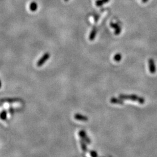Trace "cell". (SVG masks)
<instances>
[{
	"instance_id": "10",
	"label": "cell",
	"mask_w": 157,
	"mask_h": 157,
	"mask_svg": "<svg viewBox=\"0 0 157 157\" xmlns=\"http://www.w3.org/2000/svg\"><path fill=\"white\" fill-rule=\"evenodd\" d=\"M122 59V55L120 54H116L114 57V60L116 62H119Z\"/></svg>"
},
{
	"instance_id": "3",
	"label": "cell",
	"mask_w": 157,
	"mask_h": 157,
	"mask_svg": "<svg viewBox=\"0 0 157 157\" xmlns=\"http://www.w3.org/2000/svg\"><path fill=\"white\" fill-rule=\"evenodd\" d=\"M0 101L2 103H13L16 102H19L20 100L18 98H5L0 100Z\"/></svg>"
},
{
	"instance_id": "16",
	"label": "cell",
	"mask_w": 157,
	"mask_h": 157,
	"mask_svg": "<svg viewBox=\"0 0 157 157\" xmlns=\"http://www.w3.org/2000/svg\"><path fill=\"white\" fill-rule=\"evenodd\" d=\"M1 86H2V83H1V80H0V89H1Z\"/></svg>"
},
{
	"instance_id": "1",
	"label": "cell",
	"mask_w": 157,
	"mask_h": 157,
	"mask_svg": "<svg viewBox=\"0 0 157 157\" xmlns=\"http://www.w3.org/2000/svg\"><path fill=\"white\" fill-rule=\"evenodd\" d=\"M49 56H50L49 53H48V52H46V53H45L44 55L41 56V58L38 60L37 62V66L39 67L41 66L42 65L45 64V62L47 60H48L49 58Z\"/></svg>"
},
{
	"instance_id": "4",
	"label": "cell",
	"mask_w": 157,
	"mask_h": 157,
	"mask_svg": "<svg viewBox=\"0 0 157 157\" xmlns=\"http://www.w3.org/2000/svg\"><path fill=\"white\" fill-rule=\"evenodd\" d=\"M96 34H97V29H96V28H94L91 30L90 36H89V39H90V41H93L95 39Z\"/></svg>"
},
{
	"instance_id": "2",
	"label": "cell",
	"mask_w": 157,
	"mask_h": 157,
	"mask_svg": "<svg viewBox=\"0 0 157 157\" xmlns=\"http://www.w3.org/2000/svg\"><path fill=\"white\" fill-rule=\"evenodd\" d=\"M148 66H149V70L151 73H154L156 72V66H155V62L152 59H150L148 60Z\"/></svg>"
},
{
	"instance_id": "18",
	"label": "cell",
	"mask_w": 157,
	"mask_h": 157,
	"mask_svg": "<svg viewBox=\"0 0 157 157\" xmlns=\"http://www.w3.org/2000/svg\"><path fill=\"white\" fill-rule=\"evenodd\" d=\"M0 106H1V104H0Z\"/></svg>"
},
{
	"instance_id": "17",
	"label": "cell",
	"mask_w": 157,
	"mask_h": 157,
	"mask_svg": "<svg viewBox=\"0 0 157 157\" xmlns=\"http://www.w3.org/2000/svg\"><path fill=\"white\" fill-rule=\"evenodd\" d=\"M68 1V0H65V1Z\"/></svg>"
},
{
	"instance_id": "15",
	"label": "cell",
	"mask_w": 157,
	"mask_h": 157,
	"mask_svg": "<svg viewBox=\"0 0 157 157\" xmlns=\"http://www.w3.org/2000/svg\"><path fill=\"white\" fill-rule=\"evenodd\" d=\"M147 1H148V0H142V2H143V3H145V2H147Z\"/></svg>"
},
{
	"instance_id": "5",
	"label": "cell",
	"mask_w": 157,
	"mask_h": 157,
	"mask_svg": "<svg viewBox=\"0 0 157 157\" xmlns=\"http://www.w3.org/2000/svg\"><path fill=\"white\" fill-rule=\"evenodd\" d=\"M75 118L76 120L81 121H87L88 120V118L86 116H83V115H80V114H76L75 115Z\"/></svg>"
},
{
	"instance_id": "14",
	"label": "cell",
	"mask_w": 157,
	"mask_h": 157,
	"mask_svg": "<svg viewBox=\"0 0 157 157\" xmlns=\"http://www.w3.org/2000/svg\"><path fill=\"white\" fill-rule=\"evenodd\" d=\"M91 154V155H92V157H96V156H97V154H96V152H94V153L93 152H92Z\"/></svg>"
},
{
	"instance_id": "8",
	"label": "cell",
	"mask_w": 157,
	"mask_h": 157,
	"mask_svg": "<svg viewBox=\"0 0 157 157\" xmlns=\"http://www.w3.org/2000/svg\"><path fill=\"white\" fill-rule=\"evenodd\" d=\"M0 118L3 121H5L7 118V112L6 111H3L0 114Z\"/></svg>"
},
{
	"instance_id": "7",
	"label": "cell",
	"mask_w": 157,
	"mask_h": 157,
	"mask_svg": "<svg viewBox=\"0 0 157 157\" xmlns=\"http://www.w3.org/2000/svg\"><path fill=\"white\" fill-rule=\"evenodd\" d=\"M109 1V0H98L96 2V5L98 6H100L104 4L107 3Z\"/></svg>"
},
{
	"instance_id": "13",
	"label": "cell",
	"mask_w": 157,
	"mask_h": 157,
	"mask_svg": "<svg viewBox=\"0 0 157 157\" xmlns=\"http://www.w3.org/2000/svg\"><path fill=\"white\" fill-rule=\"evenodd\" d=\"M111 26L112 27H113V28L115 29H117L118 27H119V26H118L117 24H115V23H111Z\"/></svg>"
},
{
	"instance_id": "6",
	"label": "cell",
	"mask_w": 157,
	"mask_h": 157,
	"mask_svg": "<svg viewBox=\"0 0 157 157\" xmlns=\"http://www.w3.org/2000/svg\"><path fill=\"white\" fill-rule=\"evenodd\" d=\"M37 9V4L36 3V2H32L30 5V9L31 11H36Z\"/></svg>"
},
{
	"instance_id": "11",
	"label": "cell",
	"mask_w": 157,
	"mask_h": 157,
	"mask_svg": "<svg viewBox=\"0 0 157 157\" xmlns=\"http://www.w3.org/2000/svg\"><path fill=\"white\" fill-rule=\"evenodd\" d=\"M121 29L120 27H118V28L115 29V34H116V35H118V34H119L120 33H121Z\"/></svg>"
},
{
	"instance_id": "12",
	"label": "cell",
	"mask_w": 157,
	"mask_h": 157,
	"mask_svg": "<svg viewBox=\"0 0 157 157\" xmlns=\"http://www.w3.org/2000/svg\"><path fill=\"white\" fill-rule=\"evenodd\" d=\"M81 145H82V148L83 150H84V151H86L87 148H86V144H85V143H83V141H81Z\"/></svg>"
},
{
	"instance_id": "9",
	"label": "cell",
	"mask_w": 157,
	"mask_h": 157,
	"mask_svg": "<svg viewBox=\"0 0 157 157\" xmlns=\"http://www.w3.org/2000/svg\"><path fill=\"white\" fill-rule=\"evenodd\" d=\"M79 135L81 136V137H82V138L85 139V140H86V141H89V139L87 138V136H86V133H85V132H84V131H80L79 132Z\"/></svg>"
}]
</instances>
